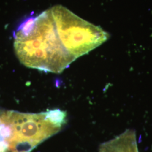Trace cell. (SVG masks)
<instances>
[{
  "label": "cell",
  "instance_id": "cell-1",
  "mask_svg": "<svg viewBox=\"0 0 152 152\" xmlns=\"http://www.w3.org/2000/svg\"><path fill=\"white\" fill-rule=\"evenodd\" d=\"M109 36L102 28L56 5L24 22L15 33L14 47L26 66L58 73Z\"/></svg>",
  "mask_w": 152,
  "mask_h": 152
},
{
  "label": "cell",
  "instance_id": "cell-2",
  "mask_svg": "<svg viewBox=\"0 0 152 152\" xmlns=\"http://www.w3.org/2000/svg\"><path fill=\"white\" fill-rule=\"evenodd\" d=\"M99 152H139L135 131L127 129L114 139L103 143Z\"/></svg>",
  "mask_w": 152,
  "mask_h": 152
}]
</instances>
